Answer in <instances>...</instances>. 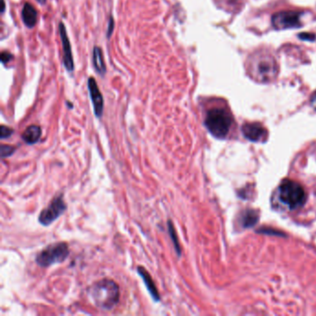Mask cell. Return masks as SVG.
<instances>
[{
	"label": "cell",
	"instance_id": "obj_1",
	"mask_svg": "<svg viewBox=\"0 0 316 316\" xmlns=\"http://www.w3.org/2000/svg\"><path fill=\"white\" fill-rule=\"evenodd\" d=\"M88 295L95 306L101 310H111L119 303L120 288L116 282L105 278L89 287Z\"/></svg>",
	"mask_w": 316,
	"mask_h": 316
},
{
	"label": "cell",
	"instance_id": "obj_2",
	"mask_svg": "<svg viewBox=\"0 0 316 316\" xmlns=\"http://www.w3.org/2000/svg\"><path fill=\"white\" fill-rule=\"evenodd\" d=\"M249 71L257 82L268 83L276 77L278 66L275 58L267 52H257L249 60Z\"/></svg>",
	"mask_w": 316,
	"mask_h": 316
},
{
	"label": "cell",
	"instance_id": "obj_3",
	"mask_svg": "<svg viewBox=\"0 0 316 316\" xmlns=\"http://www.w3.org/2000/svg\"><path fill=\"white\" fill-rule=\"evenodd\" d=\"M233 118L230 112L223 108H213L207 112L206 115V128L214 137L222 139L228 135L232 126Z\"/></svg>",
	"mask_w": 316,
	"mask_h": 316
},
{
	"label": "cell",
	"instance_id": "obj_4",
	"mask_svg": "<svg viewBox=\"0 0 316 316\" xmlns=\"http://www.w3.org/2000/svg\"><path fill=\"white\" fill-rule=\"evenodd\" d=\"M69 246L65 242L53 243L43 249L35 257V263L40 267L46 268L53 264H61L69 257Z\"/></svg>",
	"mask_w": 316,
	"mask_h": 316
},
{
	"label": "cell",
	"instance_id": "obj_5",
	"mask_svg": "<svg viewBox=\"0 0 316 316\" xmlns=\"http://www.w3.org/2000/svg\"><path fill=\"white\" fill-rule=\"evenodd\" d=\"M279 198L290 210L297 209L304 203V189L297 182L284 180L279 187Z\"/></svg>",
	"mask_w": 316,
	"mask_h": 316
},
{
	"label": "cell",
	"instance_id": "obj_6",
	"mask_svg": "<svg viewBox=\"0 0 316 316\" xmlns=\"http://www.w3.org/2000/svg\"><path fill=\"white\" fill-rule=\"evenodd\" d=\"M66 209L67 206L63 199V194H59L53 199L47 208L42 210L38 216V222L43 226H48L59 219L64 213Z\"/></svg>",
	"mask_w": 316,
	"mask_h": 316
},
{
	"label": "cell",
	"instance_id": "obj_7",
	"mask_svg": "<svg viewBox=\"0 0 316 316\" xmlns=\"http://www.w3.org/2000/svg\"><path fill=\"white\" fill-rule=\"evenodd\" d=\"M300 13L297 12H281L275 13L272 19L276 30L297 28L300 26Z\"/></svg>",
	"mask_w": 316,
	"mask_h": 316
},
{
	"label": "cell",
	"instance_id": "obj_8",
	"mask_svg": "<svg viewBox=\"0 0 316 316\" xmlns=\"http://www.w3.org/2000/svg\"><path fill=\"white\" fill-rule=\"evenodd\" d=\"M88 85L90 99L94 108L95 115L96 117L101 118L104 111V100H103L102 94L100 92L98 84L93 77H90L88 79Z\"/></svg>",
	"mask_w": 316,
	"mask_h": 316
},
{
	"label": "cell",
	"instance_id": "obj_9",
	"mask_svg": "<svg viewBox=\"0 0 316 316\" xmlns=\"http://www.w3.org/2000/svg\"><path fill=\"white\" fill-rule=\"evenodd\" d=\"M59 29L61 44H62V50H63V63H64L66 70L71 72L74 70V63H73V58L71 54L70 40H69L67 31L63 23H59Z\"/></svg>",
	"mask_w": 316,
	"mask_h": 316
},
{
	"label": "cell",
	"instance_id": "obj_10",
	"mask_svg": "<svg viewBox=\"0 0 316 316\" xmlns=\"http://www.w3.org/2000/svg\"><path fill=\"white\" fill-rule=\"evenodd\" d=\"M242 132L245 137L253 142L263 141L267 136V131L260 123H246L242 126Z\"/></svg>",
	"mask_w": 316,
	"mask_h": 316
},
{
	"label": "cell",
	"instance_id": "obj_11",
	"mask_svg": "<svg viewBox=\"0 0 316 316\" xmlns=\"http://www.w3.org/2000/svg\"><path fill=\"white\" fill-rule=\"evenodd\" d=\"M137 273H138V275H140L141 278L143 279V282L145 283L146 288H147L148 292L150 294L153 300L157 301V302L160 301L161 300V296H160V293H159L155 283L153 281L151 275L148 274V272L145 268H143L141 266L137 267Z\"/></svg>",
	"mask_w": 316,
	"mask_h": 316
},
{
	"label": "cell",
	"instance_id": "obj_12",
	"mask_svg": "<svg viewBox=\"0 0 316 316\" xmlns=\"http://www.w3.org/2000/svg\"><path fill=\"white\" fill-rule=\"evenodd\" d=\"M42 136V129L39 125H30L24 130L22 135L23 140L28 145H35L40 140Z\"/></svg>",
	"mask_w": 316,
	"mask_h": 316
},
{
	"label": "cell",
	"instance_id": "obj_13",
	"mask_svg": "<svg viewBox=\"0 0 316 316\" xmlns=\"http://www.w3.org/2000/svg\"><path fill=\"white\" fill-rule=\"evenodd\" d=\"M22 18L24 21V24L28 28H34L37 22V12L35 8L30 3H25L23 12H22Z\"/></svg>",
	"mask_w": 316,
	"mask_h": 316
},
{
	"label": "cell",
	"instance_id": "obj_14",
	"mask_svg": "<svg viewBox=\"0 0 316 316\" xmlns=\"http://www.w3.org/2000/svg\"><path fill=\"white\" fill-rule=\"evenodd\" d=\"M93 63L95 69L103 76L106 73V65L103 58V53L100 47H95L93 50Z\"/></svg>",
	"mask_w": 316,
	"mask_h": 316
},
{
	"label": "cell",
	"instance_id": "obj_15",
	"mask_svg": "<svg viewBox=\"0 0 316 316\" xmlns=\"http://www.w3.org/2000/svg\"><path fill=\"white\" fill-rule=\"evenodd\" d=\"M258 213L255 211L249 210L244 212L242 217V223L244 227H252L258 222Z\"/></svg>",
	"mask_w": 316,
	"mask_h": 316
},
{
	"label": "cell",
	"instance_id": "obj_16",
	"mask_svg": "<svg viewBox=\"0 0 316 316\" xmlns=\"http://www.w3.org/2000/svg\"><path fill=\"white\" fill-rule=\"evenodd\" d=\"M167 225H168V232H169V234H170L171 240L173 241V245L175 247L176 254H177V256H181V248H180V245H179L178 238L176 235V229H175V226H174V223L171 220H169L167 222Z\"/></svg>",
	"mask_w": 316,
	"mask_h": 316
},
{
	"label": "cell",
	"instance_id": "obj_17",
	"mask_svg": "<svg viewBox=\"0 0 316 316\" xmlns=\"http://www.w3.org/2000/svg\"><path fill=\"white\" fill-rule=\"evenodd\" d=\"M16 151V147L10 145H2L1 146V158H9L13 155V153Z\"/></svg>",
	"mask_w": 316,
	"mask_h": 316
},
{
	"label": "cell",
	"instance_id": "obj_18",
	"mask_svg": "<svg viewBox=\"0 0 316 316\" xmlns=\"http://www.w3.org/2000/svg\"><path fill=\"white\" fill-rule=\"evenodd\" d=\"M14 133V130L6 126V125H1V134H0V138L1 139H7L9 137H11Z\"/></svg>",
	"mask_w": 316,
	"mask_h": 316
},
{
	"label": "cell",
	"instance_id": "obj_19",
	"mask_svg": "<svg viewBox=\"0 0 316 316\" xmlns=\"http://www.w3.org/2000/svg\"><path fill=\"white\" fill-rule=\"evenodd\" d=\"M114 29V21H113V18H110V21H109V25H108V32H107V37L108 39H110L111 35H112V32Z\"/></svg>",
	"mask_w": 316,
	"mask_h": 316
},
{
	"label": "cell",
	"instance_id": "obj_20",
	"mask_svg": "<svg viewBox=\"0 0 316 316\" xmlns=\"http://www.w3.org/2000/svg\"><path fill=\"white\" fill-rule=\"evenodd\" d=\"M12 58H13V56H12L11 53L3 52L1 54V60H2L3 63H7V62L11 61Z\"/></svg>",
	"mask_w": 316,
	"mask_h": 316
},
{
	"label": "cell",
	"instance_id": "obj_21",
	"mask_svg": "<svg viewBox=\"0 0 316 316\" xmlns=\"http://www.w3.org/2000/svg\"><path fill=\"white\" fill-rule=\"evenodd\" d=\"M310 104L313 107V109L316 110V92L313 93V95L311 96V99H310Z\"/></svg>",
	"mask_w": 316,
	"mask_h": 316
},
{
	"label": "cell",
	"instance_id": "obj_22",
	"mask_svg": "<svg viewBox=\"0 0 316 316\" xmlns=\"http://www.w3.org/2000/svg\"><path fill=\"white\" fill-rule=\"evenodd\" d=\"M1 3H2V7H1V12L2 13L5 12V1L4 0H1Z\"/></svg>",
	"mask_w": 316,
	"mask_h": 316
},
{
	"label": "cell",
	"instance_id": "obj_23",
	"mask_svg": "<svg viewBox=\"0 0 316 316\" xmlns=\"http://www.w3.org/2000/svg\"><path fill=\"white\" fill-rule=\"evenodd\" d=\"M37 2H39L41 5H44V4H46V2H47V0H36Z\"/></svg>",
	"mask_w": 316,
	"mask_h": 316
}]
</instances>
